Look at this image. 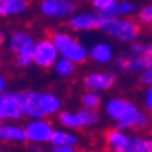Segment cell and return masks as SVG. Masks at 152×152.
Returning <instances> with one entry per match:
<instances>
[{
  "label": "cell",
  "mask_w": 152,
  "mask_h": 152,
  "mask_svg": "<svg viewBox=\"0 0 152 152\" xmlns=\"http://www.w3.org/2000/svg\"><path fill=\"white\" fill-rule=\"evenodd\" d=\"M0 108H2L6 121H20L21 118H24L20 102V92H2L0 94Z\"/></svg>",
  "instance_id": "9"
},
{
  "label": "cell",
  "mask_w": 152,
  "mask_h": 152,
  "mask_svg": "<svg viewBox=\"0 0 152 152\" xmlns=\"http://www.w3.org/2000/svg\"><path fill=\"white\" fill-rule=\"evenodd\" d=\"M6 91V78L3 75H0V94Z\"/></svg>",
  "instance_id": "34"
},
{
  "label": "cell",
  "mask_w": 152,
  "mask_h": 152,
  "mask_svg": "<svg viewBox=\"0 0 152 152\" xmlns=\"http://www.w3.org/2000/svg\"><path fill=\"white\" fill-rule=\"evenodd\" d=\"M0 152H2V151H0Z\"/></svg>",
  "instance_id": "38"
},
{
  "label": "cell",
  "mask_w": 152,
  "mask_h": 152,
  "mask_svg": "<svg viewBox=\"0 0 152 152\" xmlns=\"http://www.w3.org/2000/svg\"><path fill=\"white\" fill-rule=\"evenodd\" d=\"M0 68H2V57H0Z\"/></svg>",
  "instance_id": "37"
},
{
  "label": "cell",
  "mask_w": 152,
  "mask_h": 152,
  "mask_svg": "<svg viewBox=\"0 0 152 152\" xmlns=\"http://www.w3.org/2000/svg\"><path fill=\"white\" fill-rule=\"evenodd\" d=\"M101 92H95V91H86L81 95V105L84 108H91V110H98L102 104V98L99 95Z\"/></svg>",
  "instance_id": "23"
},
{
  "label": "cell",
  "mask_w": 152,
  "mask_h": 152,
  "mask_svg": "<svg viewBox=\"0 0 152 152\" xmlns=\"http://www.w3.org/2000/svg\"><path fill=\"white\" fill-rule=\"evenodd\" d=\"M57 121H59V124H60L63 128H68V129L83 128L78 112H60V113L57 115Z\"/></svg>",
  "instance_id": "21"
},
{
  "label": "cell",
  "mask_w": 152,
  "mask_h": 152,
  "mask_svg": "<svg viewBox=\"0 0 152 152\" xmlns=\"http://www.w3.org/2000/svg\"><path fill=\"white\" fill-rule=\"evenodd\" d=\"M33 54H35V47L21 50L20 53H17V59H15L17 65H18L20 68H27V66H30L32 63H35Z\"/></svg>",
  "instance_id": "26"
},
{
  "label": "cell",
  "mask_w": 152,
  "mask_h": 152,
  "mask_svg": "<svg viewBox=\"0 0 152 152\" xmlns=\"http://www.w3.org/2000/svg\"><path fill=\"white\" fill-rule=\"evenodd\" d=\"M51 152H77L75 146H65V145H51Z\"/></svg>",
  "instance_id": "30"
},
{
  "label": "cell",
  "mask_w": 152,
  "mask_h": 152,
  "mask_svg": "<svg viewBox=\"0 0 152 152\" xmlns=\"http://www.w3.org/2000/svg\"><path fill=\"white\" fill-rule=\"evenodd\" d=\"M115 84V75L104 71H94L89 72L83 80V86L86 91H95V92H104L108 91Z\"/></svg>",
  "instance_id": "10"
},
{
  "label": "cell",
  "mask_w": 152,
  "mask_h": 152,
  "mask_svg": "<svg viewBox=\"0 0 152 152\" xmlns=\"http://www.w3.org/2000/svg\"><path fill=\"white\" fill-rule=\"evenodd\" d=\"M105 35L112 36L116 41L121 42H134L137 41L140 35V26L137 21L125 17H116L112 18L108 23H105L101 29Z\"/></svg>",
  "instance_id": "2"
},
{
  "label": "cell",
  "mask_w": 152,
  "mask_h": 152,
  "mask_svg": "<svg viewBox=\"0 0 152 152\" xmlns=\"http://www.w3.org/2000/svg\"><path fill=\"white\" fill-rule=\"evenodd\" d=\"M27 9V0H0V17L20 15Z\"/></svg>",
  "instance_id": "18"
},
{
  "label": "cell",
  "mask_w": 152,
  "mask_h": 152,
  "mask_svg": "<svg viewBox=\"0 0 152 152\" xmlns=\"http://www.w3.org/2000/svg\"><path fill=\"white\" fill-rule=\"evenodd\" d=\"M125 152H152V139L129 136V142Z\"/></svg>",
  "instance_id": "20"
},
{
  "label": "cell",
  "mask_w": 152,
  "mask_h": 152,
  "mask_svg": "<svg viewBox=\"0 0 152 152\" xmlns=\"http://www.w3.org/2000/svg\"><path fill=\"white\" fill-rule=\"evenodd\" d=\"M139 20L143 24H151L152 26V5H148L139 11Z\"/></svg>",
  "instance_id": "28"
},
{
  "label": "cell",
  "mask_w": 152,
  "mask_h": 152,
  "mask_svg": "<svg viewBox=\"0 0 152 152\" xmlns=\"http://www.w3.org/2000/svg\"><path fill=\"white\" fill-rule=\"evenodd\" d=\"M140 83L145 86H152V66L145 69L140 75Z\"/></svg>",
  "instance_id": "29"
},
{
  "label": "cell",
  "mask_w": 152,
  "mask_h": 152,
  "mask_svg": "<svg viewBox=\"0 0 152 152\" xmlns=\"http://www.w3.org/2000/svg\"><path fill=\"white\" fill-rule=\"evenodd\" d=\"M145 47H146V44H142V42H136V41H134V44L131 45V53L140 54V53L145 51Z\"/></svg>",
  "instance_id": "32"
},
{
  "label": "cell",
  "mask_w": 152,
  "mask_h": 152,
  "mask_svg": "<svg viewBox=\"0 0 152 152\" xmlns=\"http://www.w3.org/2000/svg\"><path fill=\"white\" fill-rule=\"evenodd\" d=\"M51 41L56 44L60 56L69 59L75 65L84 63L89 59V50L66 32H54L51 35Z\"/></svg>",
  "instance_id": "1"
},
{
  "label": "cell",
  "mask_w": 152,
  "mask_h": 152,
  "mask_svg": "<svg viewBox=\"0 0 152 152\" xmlns=\"http://www.w3.org/2000/svg\"><path fill=\"white\" fill-rule=\"evenodd\" d=\"M41 14L45 15L47 18H69L75 14L77 5L72 0H42V3L39 6Z\"/></svg>",
  "instance_id": "6"
},
{
  "label": "cell",
  "mask_w": 152,
  "mask_h": 152,
  "mask_svg": "<svg viewBox=\"0 0 152 152\" xmlns=\"http://www.w3.org/2000/svg\"><path fill=\"white\" fill-rule=\"evenodd\" d=\"M148 124H149V116L145 112H142L139 107H136L133 102H129L124 116L121 118V121L116 122V128H121V129H131V128L140 129V128H145Z\"/></svg>",
  "instance_id": "8"
},
{
  "label": "cell",
  "mask_w": 152,
  "mask_h": 152,
  "mask_svg": "<svg viewBox=\"0 0 152 152\" xmlns=\"http://www.w3.org/2000/svg\"><path fill=\"white\" fill-rule=\"evenodd\" d=\"M30 149H32V152H45V149L42 148L39 143H33V145L30 146Z\"/></svg>",
  "instance_id": "33"
},
{
  "label": "cell",
  "mask_w": 152,
  "mask_h": 152,
  "mask_svg": "<svg viewBox=\"0 0 152 152\" xmlns=\"http://www.w3.org/2000/svg\"><path fill=\"white\" fill-rule=\"evenodd\" d=\"M128 104H129V101H126L124 98H110L105 104V115L112 121L118 122L124 116Z\"/></svg>",
  "instance_id": "17"
},
{
  "label": "cell",
  "mask_w": 152,
  "mask_h": 152,
  "mask_svg": "<svg viewBox=\"0 0 152 152\" xmlns=\"http://www.w3.org/2000/svg\"><path fill=\"white\" fill-rule=\"evenodd\" d=\"M0 142L6 143H24L29 142L26 128L17 124H0Z\"/></svg>",
  "instance_id": "12"
},
{
  "label": "cell",
  "mask_w": 152,
  "mask_h": 152,
  "mask_svg": "<svg viewBox=\"0 0 152 152\" xmlns=\"http://www.w3.org/2000/svg\"><path fill=\"white\" fill-rule=\"evenodd\" d=\"M145 107L148 108V112L152 113V86H148V91L145 94Z\"/></svg>",
  "instance_id": "31"
},
{
  "label": "cell",
  "mask_w": 152,
  "mask_h": 152,
  "mask_svg": "<svg viewBox=\"0 0 152 152\" xmlns=\"http://www.w3.org/2000/svg\"><path fill=\"white\" fill-rule=\"evenodd\" d=\"M89 59L98 65H107L113 62L115 54H113V48L110 44H107L104 41L95 42V44L89 48Z\"/></svg>",
  "instance_id": "13"
},
{
  "label": "cell",
  "mask_w": 152,
  "mask_h": 152,
  "mask_svg": "<svg viewBox=\"0 0 152 152\" xmlns=\"http://www.w3.org/2000/svg\"><path fill=\"white\" fill-rule=\"evenodd\" d=\"M118 2L116 0H92V6L95 11H101V12H108Z\"/></svg>",
  "instance_id": "27"
},
{
  "label": "cell",
  "mask_w": 152,
  "mask_h": 152,
  "mask_svg": "<svg viewBox=\"0 0 152 152\" xmlns=\"http://www.w3.org/2000/svg\"><path fill=\"white\" fill-rule=\"evenodd\" d=\"M115 68L125 72H143L145 69L152 66V44L145 47V51L140 54L129 53L119 54L113 59Z\"/></svg>",
  "instance_id": "3"
},
{
  "label": "cell",
  "mask_w": 152,
  "mask_h": 152,
  "mask_svg": "<svg viewBox=\"0 0 152 152\" xmlns=\"http://www.w3.org/2000/svg\"><path fill=\"white\" fill-rule=\"evenodd\" d=\"M5 41H6V35H5V32L2 29H0V45H3Z\"/></svg>",
  "instance_id": "35"
},
{
  "label": "cell",
  "mask_w": 152,
  "mask_h": 152,
  "mask_svg": "<svg viewBox=\"0 0 152 152\" xmlns=\"http://www.w3.org/2000/svg\"><path fill=\"white\" fill-rule=\"evenodd\" d=\"M113 17H110L107 12L94 11V12H75L72 17L68 18L69 29L75 32H88V30H96L102 29L105 23H108Z\"/></svg>",
  "instance_id": "4"
},
{
  "label": "cell",
  "mask_w": 152,
  "mask_h": 152,
  "mask_svg": "<svg viewBox=\"0 0 152 152\" xmlns=\"http://www.w3.org/2000/svg\"><path fill=\"white\" fill-rule=\"evenodd\" d=\"M80 142V137L74 133H71L69 129H54V133L51 136L50 143L51 145H65V146H77Z\"/></svg>",
  "instance_id": "19"
},
{
  "label": "cell",
  "mask_w": 152,
  "mask_h": 152,
  "mask_svg": "<svg viewBox=\"0 0 152 152\" xmlns=\"http://www.w3.org/2000/svg\"><path fill=\"white\" fill-rule=\"evenodd\" d=\"M78 115H80V121H81V125L83 128L86 126H94L99 122V116L96 113V110H91V108H81L78 110Z\"/></svg>",
  "instance_id": "25"
},
{
  "label": "cell",
  "mask_w": 152,
  "mask_h": 152,
  "mask_svg": "<svg viewBox=\"0 0 152 152\" xmlns=\"http://www.w3.org/2000/svg\"><path fill=\"white\" fill-rule=\"evenodd\" d=\"M26 133H27V139L32 143H39V145H44V143H50L51 136L54 133V128L51 125V122H48L44 118H39V119H30L26 125Z\"/></svg>",
  "instance_id": "7"
},
{
  "label": "cell",
  "mask_w": 152,
  "mask_h": 152,
  "mask_svg": "<svg viewBox=\"0 0 152 152\" xmlns=\"http://www.w3.org/2000/svg\"><path fill=\"white\" fill-rule=\"evenodd\" d=\"M8 45H9V50H11L12 53L17 54V53H20L21 50H26V48L35 47V45H36V41L33 39V36H32L29 32L15 30V32L9 36Z\"/></svg>",
  "instance_id": "14"
},
{
  "label": "cell",
  "mask_w": 152,
  "mask_h": 152,
  "mask_svg": "<svg viewBox=\"0 0 152 152\" xmlns=\"http://www.w3.org/2000/svg\"><path fill=\"white\" fill-rule=\"evenodd\" d=\"M128 142H129V136L125 133V129L121 128L110 129L105 134V143L113 152H125Z\"/></svg>",
  "instance_id": "15"
},
{
  "label": "cell",
  "mask_w": 152,
  "mask_h": 152,
  "mask_svg": "<svg viewBox=\"0 0 152 152\" xmlns=\"http://www.w3.org/2000/svg\"><path fill=\"white\" fill-rule=\"evenodd\" d=\"M39 105L45 116L59 115L62 110V99L53 92H41L39 94Z\"/></svg>",
  "instance_id": "16"
},
{
  "label": "cell",
  "mask_w": 152,
  "mask_h": 152,
  "mask_svg": "<svg viewBox=\"0 0 152 152\" xmlns=\"http://www.w3.org/2000/svg\"><path fill=\"white\" fill-rule=\"evenodd\" d=\"M3 121H6V119H5V115H3V112H2V108H0V124H2Z\"/></svg>",
  "instance_id": "36"
},
{
  "label": "cell",
  "mask_w": 152,
  "mask_h": 152,
  "mask_svg": "<svg viewBox=\"0 0 152 152\" xmlns=\"http://www.w3.org/2000/svg\"><path fill=\"white\" fill-rule=\"evenodd\" d=\"M20 102L23 115L29 119H39L45 118L44 112L39 105V94L35 91H24L20 92Z\"/></svg>",
  "instance_id": "11"
},
{
  "label": "cell",
  "mask_w": 152,
  "mask_h": 152,
  "mask_svg": "<svg viewBox=\"0 0 152 152\" xmlns=\"http://www.w3.org/2000/svg\"><path fill=\"white\" fill-rule=\"evenodd\" d=\"M134 12H137V6L131 2H118L110 11L107 14L116 18V17H128V15H133Z\"/></svg>",
  "instance_id": "24"
},
{
  "label": "cell",
  "mask_w": 152,
  "mask_h": 152,
  "mask_svg": "<svg viewBox=\"0 0 152 152\" xmlns=\"http://www.w3.org/2000/svg\"><path fill=\"white\" fill-rule=\"evenodd\" d=\"M54 72L60 77V78H68V77H71L72 74H74V71H75V63L74 62H71L69 59H66V57H59L57 59V62L54 63Z\"/></svg>",
  "instance_id": "22"
},
{
  "label": "cell",
  "mask_w": 152,
  "mask_h": 152,
  "mask_svg": "<svg viewBox=\"0 0 152 152\" xmlns=\"http://www.w3.org/2000/svg\"><path fill=\"white\" fill-rule=\"evenodd\" d=\"M60 57V53L56 47V44L51 41V38H44L36 41L35 45V65L39 68L48 69L51 66H54V63L57 62V59Z\"/></svg>",
  "instance_id": "5"
}]
</instances>
